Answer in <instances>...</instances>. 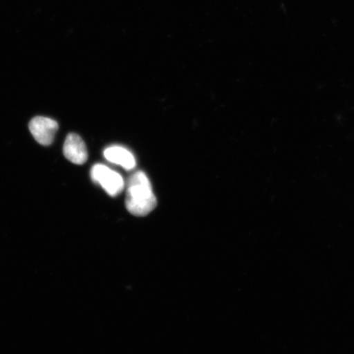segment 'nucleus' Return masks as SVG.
Returning <instances> with one entry per match:
<instances>
[{
	"label": "nucleus",
	"instance_id": "obj_1",
	"mask_svg": "<svg viewBox=\"0 0 354 354\" xmlns=\"http://www.w3.org/2000/svg\"><path fill=\"white\" fill-rule=\"evenodd\" d=\"M126 206L132 215L145 216L157 206L152 185L143 171H136L127 183Z\"/></svg>",
	"mask_w": 354,
	"mask_h": 354
},
{
	"label": "nucleus",
	"instance_id": "obj_2",
	"mask_svg": "<svg viewBox=\"0 0 354 354\" xmlns=\"http://www.w3.org/2000/svg\"><path fill=\"white\" fill-rule=\"evenodd\" d=\"M91 178L95 183L100 184L110 196H118L125 187L122 176L111 170L107 166L96 165L93 167Z\"/></svg>",
	"mask_w": 354,
	"mask_h": 354
},
{
	"label": "nucleus",
	"instance_id": "obj_3",
	"mask_svg": "<svg viewBox=\"0 0 354 354\" xmlns=\"http://www.w3.org/2000/svg\"><path fill=\"white\" fill-rule=\"evenodd\" d=\"M29 129L39 144L50 145L55 140L59 124L48 118L37 117L29 123Z\"/></svg>",
	"mask_w": 354,
	"mask_h": 354
},
{
	"label": "nucleus",
	"instance_id": "obj_4",
	"mask_svg": "<svg viewBox=\"0 0 354 354\" xmlns=\"http://www.w3.org/2000/svg\"><path fill=\"white\" fill-rule=\"evenodd\" d=\"M64 156L74 165H82L88 159V151L85 142L75 133L66 136L64 145Z\"/></svg>",
	"mask_w": 354,
	"mask_h": 354
},
{
	"label": "nucleus",
	"instance_id": "obj_5",
	"mask_svg": "<svg viewBox=\"0 0 354 354\" xmlns=\"http://www.w3.org/2000/svg\"><path fill=\"white\" fill-rule=\"evenodd\" d=\"M104 154L109 162L122 166L127 170H132L136 167L134 155L121 146H112L107 148L104 150Z\"/></svg>",
	"mask_w": 354,
	"mask_h": 354
}]
</instances>
